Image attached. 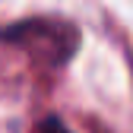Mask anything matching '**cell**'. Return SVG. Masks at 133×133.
Here are the masks:
<instances>
[{
	"label": "cell",
	"instance_id": "6da1fadb",
	"mask_svg": "<svg viewBox=\"0 0 133 133\" xmlns=\"http://www.w3.org/2000/svg\"><path fill=\"white\" fill-rule=\"evenodd\" d=\"M0 41L25 48L35 57L57 66V63H66L76 54L79 32H76V25L63 22V19L41 16V19H22V22H13L6 29H0Z\"/></svg>",
	"mask_w": 133,
	"mask_h": 133
},
{
	"label": "cell",
	"instance_id": "7a4b0ae2",
	"mask_svg": "<svg viewBox=\"0 0 133 133\" xmlns=\"http://www.w3.org/2000/svg\"><path fill=\"white\" fill-rule=\"evenodd\" d=\"M35 133H70V127H66L60 117H54V114H51V117H44V121L35 127Z\"/></svg>",
	"mask_w": 133,
	"mask_h": 133
}]
</instances>
